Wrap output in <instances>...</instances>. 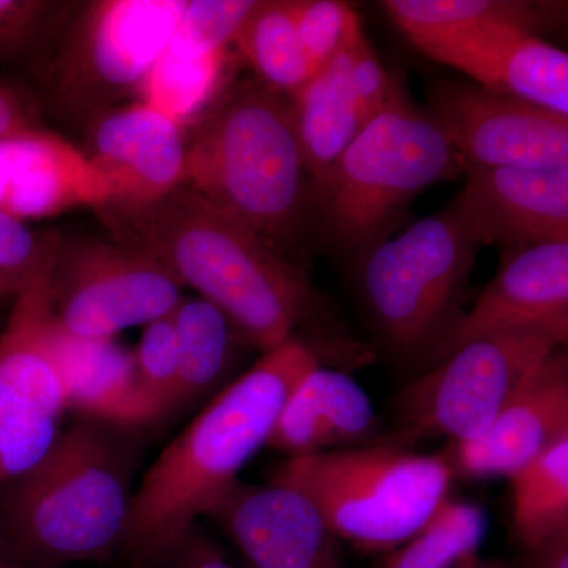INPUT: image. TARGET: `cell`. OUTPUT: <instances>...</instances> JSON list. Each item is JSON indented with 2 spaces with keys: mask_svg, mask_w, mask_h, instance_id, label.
<instances>
[{
  "mask_svg": "<svg viewBox=\"0 0 568 568\" xmlns=\"http://www.w3.org/2000/svg\"><path fill=\"white\" fill-rule=\"evenodd\" d=\"M93 212L112 241L159 261L183 287L223 312L245 346L263 354L295 335L312 305L304 271L186 186L153 203H104Z\"/></svg>",
  "mask_w": 568,
  "mask_h": 568,
  "instance_id": "6da1fadb",
  "label": "cell"
},
{
  "mask_svg": "<svg viewBox=\"0 0 568 568\" xmlns=\"http://www.w3.org/2000/svg\"><path fill=\"white\" fill-rule=\"evenodd\" d=\"M320 364L312 345L293 335L213 396L134 489L121 555L159 567L267 446L291 390Z\"/></svg>",
  "mask_w": 568,
  "mask_h": 568,
  "instance_id": "7a4b0ae2",
  "label": "cell"
},
{
  "mask_svg": "<svg viewBox=\"0 0 568 568\" xmlns=\"http://www.w3.org/2000/svg\"><path fill=\"white\" fill-rule=\"evenodd\" d=\"M134 428L80 417L22 476L0 485L11 562L63 568L121 552L134 495Z\"/></svg>",
  "mask_w": 568,
  "mask_h": 568,
  "instance_id": "3957f363",
  "label": "cell"
},
{
  "mask_svg": "<svg viewBox=\"0 0 568 568\" xmlns=\"http://www.w3.org/2000/svg\"><path fill=\"white\" fill-rule=\"evenodd\" d=\"M189 129L182 185L305 272L308 175L290 97L256 78L235 82Z\"/></svg>",
  "mask_w": 568,
  "mask_h": 568,
  "instance_id": "277c9868",
  "label": "cell"
},
{
  "mask_svg": "<svg viewBox=\"0 0 568 568\" xmlns=\"http://www.w3.org/2000/svg\"><path fill=\"white\" fill-rule=\"evenodd\" d=\"M452 478L444 455L395 444L286 458L267 476L308 497L338 540L365 551H392L416 536L448 499Z\"/></svg>",
  "mask_w": 568,
  "mask_h": 568,
  "instance_id": "5b68a950",
  "label": "cell"
},
{
  "mask_svg": "<svg viewBox=\"0 0 568 568\" xmlns=\"http://www.w3.org/2000/svg\"><path fill=\"white\" fill-rule=\"evenodd\" d=\"M459 171L443 126L395 82L387 106L347 145L315 200L332 239L365 252L418 193Z\"/></svg>",
  "mask_w": 568,
  "mask_h": 568,
  "instance_id": "8992f818",
  "label": "cell"
},
{
  "mask_svg": "<svg viewBox=\"0 0 568 568\" xmlns=\"http://www.w3.org/2000/svg\"><path fill=\"white\" fill-rule=\"evenodd\" d=\"M186 0L74 2L32 69L52 114L84 130L138 92L160 58Z\"/></svg>",
  "mask_w": 568,
  "mask_h": 568,
  "instance_id": "52a82bcc",
  "label": "cell"
},
{
  "mask_svg": "<svg viewBox=\"0 0 568 568\" xmlns=\"http://www.w3.org/2000/svg\"><path fill=\"white\" fill-rule=\"evenodd\" d=\"M476 250L447 211L365 250L358 286L395 353L420 354L436 346L440 354L457 324L455 306Z\"/></svg>",
  "mask_w": 568,
  "mask_h": 568,
  "instance_id": "ba28073f",
  "label": "cell"
},
{
  "mask_svg": "<svg viewBox=\"0 0 568 568\" xmlns=\"http://www.w3.org/2000/svg\"><path fill=\"white\" fill-rule=\"evenodd\" d=\"M562 347L534 328L477 336L448 351L396 398L405 439H474L549 354Z\"/></svg>",
  "mask_w": 568,
  "mask_h": 568,
  "instance_id": "9c48e42d",
  "label": "cell"
},
{
  "mask_svg": "<svg viewBox=\"0 0 568 568\" xmlns=\"http://www.w3.org/2000/svg\"><path fill=\"white\" fill-rule=\"evenodd\" d=\"M52 316L63 331L114 338L170 316L183 286L159 261L119 242L59 234L50 272Z\"/></svg>",
  "mask_w": 568,
  "mask_h": 568,
  "instance_id": "30bf717a",
  "label": "cell"
},
{
  "mask_svg": "<svg viewBox=\"0 0 568 568\" xmlns=\"http://www.w3.org/2000/svg\"><path fill=\"white\" fill-rule=\"evenodd\" d=\"M51 265L14 295L0 332V485L32 469L62 433L67 396L50 343Z\"/></svg>",
  "mask_w": 568,
  "mask_h": 568,
  "instance_id": "8fae6325",
  "label": "cell"
},
{
  "mask_svg": "<svg viewBox=\"0 0 568 568\" xmlns=\"http://www.w3.org/2000/svg\"><path fill=\"white\" fill-rule=\"evenodd\" d=\"M428 111L446 132L463 170L568 168L567 115L463 82L437 85Z\"/></svg>",
  "mask_w": 568,
  "mask_h": 568,
  "instance_id": "7c38bea8",
  "label": "cell"
},
{
  "mask_svg": "<svg viewBox=\"0 0 568 568\" xmlns=\"http://www.w3.org/2000/svg\"><path fill=\"white\" fill-rule=\"evenodd\" d=\"M446 211L474 245L568 242V168H467Z\"/></svg>",
  "mask_w": 568,
  "mask_h": 568,
  "instance_id": "4fadbf2b",
  "label": "cell"
},
{
  "mask_svg": "<svg viewBox=\"0 0 568 568\" xmlns=\"http://www.w3.org/2000/svg\"><path fill=\"white\" fill-rule=\"evenodd\" d=\"M207 517L248 568H345L338 538L315 504L286 485L237 480Z\"/></svg>",
  "mask_w": 568,
  "mask_h": 568,
  "instance_id": "5bb4252c",
  "label": "cell"
},
{
  "mask_svg": "<svg viewBox=\"0 0 568 568\" xmlns=\"http://www.w3.org/2000/svg\"><path fill=\"white\" fill-rule=\"evenodd\" d=\"M80 151L110 190L108 203L142 205L182 185L186 130L142 102L93 119Z\"/></svg>",
  "mask_w": 568,
  "mask_h": 568,
  "instance_id": "9a60e30c",
  "label": "cell"
},
{
  "mask_svg": "<svg viewBox=\"0 0 568 568\" xmlns=\"http://www.w3.org/2000/svg\"><path fill=\"white\" fill-rule=\"evenodd\" d=\"M534 328L559 343L568 338V242L504 250L500 267L469 313L459 316L440 357L469 339Z\"/></svg>",
  "mask_w": 568,
  "mask_h": 568,
  "instance_id": "2e32d148",
  "label": "cell"
},
{
  "mask_svg": "<svg viewBox=\"0 0 568 568\" xmlns=\"http://www.w3.org/2000/svg\"><path fill=\"white\" fill-rule=\"evenodd\" d=\"M568 436V357L558 347L481 435L452 444L444 454L452 473L469 478L510 477Z\"/></svg>",
  "mask_w": 568,
  "mask_h": 568,
  "instance_id": "e0dca14e",
  "label": "cell"
},
{
  "mask_svg": "<svg viewBox=\"0 0 568 568\" xmlns=\"http://www.w3.org/2000/svg\"><path fill=\"white\" fill-rule=\"evenodd\" d=\"M108 201L110 190L84 153L58 134L0 138V211L29 222Z\"/></svg>",
  "mask_w": 568,
  "mask_h": 568,
  "instance_id": "ac0fdd59",
  "label": "cell"
},
{
  "mask_svg": "<svg viewBox=\"0 0 568 568\" xmlns=\"http://www.w3.org/2000/svg\"><path fill=\"white\" fill-rule=\"evenodd\" d=\"M376 429V413L364 388L346 373L320 364L291 390L265 447L287 458L306 457L365 446Z\"/></svg>",
  "mask_w": 568,
  "mask_h": 568,
  "instance_id": "d6986e66",
  "label": "cell"
},
{
  "mask_svg": "<svg viewBox=\"0 0 568 568\" xmlns=\"http://www.w3.org/2000/svg\"><path fill=\"white\" fill-rule=\"evenodd\" d=\"M50 343L65 388L67 410L125 428L153 424L138 386L133 351L115 338L71 335L54 316Z\"/></svg>",
  "mask_w": 568,
  "mask_h": 568,
  "instance_id": "ffe728a7",
  "label": "cell"
},
{
  "mask_svg": "<svg viewBox=\"0 0 568 568\" xmlns=\"http://www.w3.org/2000/svg\"><path fill=\"white\" fill-rule=\"evenodd\" d=\"M362 33L361 26L323 70L287 95L313 194L364 129L351 85L354 48Z\"/></svg>",
  "mask_w": 568,
  "mask_h": 568,
  "instance_id": "44dd1931",
  "label": "cell"
},
{
  "mask_svg": "<svg viewBox=\"0 0 568 568\" xmlns=\"http://www.w3.org/2000/svg\"><path fill=\"white\" fill-rule=\"evenodd\" d=\"M179 347L175 410L213 398L231 383L245 346L223 312L203 297H185L171 313Z\"/></svg>",
  "mask_w": 568,
  "mask_h": 568,
  "instance_id": "7402d4cb",
  "label": "cell"
},
{
  "mask_svg": "<svg viewBox=\"0 0 568 568\" xmlns=\"http://www.w3.org/2000/svg\"><path fill=\"white\" fill-rule=\"evenodd\" d=\"M224 54L174 31L142 82L136 102L149 104L189 129L219 91Z\"/></svg>",
  "mask_w": 568,
  "mask_h": 568,
  "instance_id": "603a6c76",
  "label": "cell"
},
{
  "mask_svg": "<svg viewBox=\"0 0 568 568\" xmlns=\"http://www.w3.org/2000/svg\"><path fill=\"white\" fill-rule=\"evenodd\" d=\"M233 44L256 80L291 95L313 77L293 14V0H260L235 33Z\"/></svg>",
  "mask_w": 568,
  "mask_h": 568,
  "instance_id": "cb8c5ba5",
  "label": "cell"
},
{
  "mask_svg": "<svg viewBox=\"0 0 568 568\" xmlns=\"http://www.w3.org/2000/svg\"><path fill=\"white\" fill-rule=\"evenodd\" d=\"M511 529L530 549L568 532V436L508 477Z\"/></svg>",
  "mask_w": 568,
  "mask_h": 568,
  "instance_id": "d4e9b609",
  "label": "cell"
},
{
  "mask_svg": "<svg viewBox=\"0 0 568 568\" xmlns=\"http://www.w3.org/2000/svg\"><path fill=\"white\" fill-rule=\"evenodd\" d=\"M485 534V511L448 497L424 529L396 548L384 568H452L476 552Z\"/></svg>",
  "mask_w": 568,
  "mask_h": 568,
  "instance_id": "484cf974",
  "label": "cell"
},
{
  "mask_svg": "<svg viewBox=\"0 0 568 568\" xmlns=\"http://www.w3.org/2000/svg\"><path fill=\"white\" fill-rule=\"evenodd\" d=\"M388 17L414 47L487 20H510L532 29L536 10L510 0H387Z\"/></svg>",
  "mask_w": 568,
  "mask_h": 568,
  "instance_id": "4316f807",
  "label": "cell"
},
{
  "mask_svg": "<svg viewBox=\"0 0 568 568\" xmlns=\"http://www.w3.org/2000/svg\"><path fill=\"white\" fill-rule=\"evenodd\" d=\"M133 355L138 386L155 424L175 413L179 347L171 315L144 325Z\"/></svg>",
  "mask_w": 568,
  "mask_h": 568,
  "instance_id": "83f0119b",
  "label": "cell"
},
{
  "mask_svg": "<svg viewBox=\"0 0 568 568\" xmlns=\"http://www.w3.org/2000/svg\"><path fill=\"white\" fill-rule=\"evenodd\" d=\"M73 7L52 0H0V63L26 59L33 65Z\"/></svg>",
  "mask_w": 568,
  "mask_h": 568,
  "instance_id": "f1b7e54d",
  "label": "cell"
},
{
  "mask_svg": "<svg viewBox=\"0 0 568 568\" xmlns=\"http://www.w3.org/2000/svg\"><path fill=\"white\" fill-rule=\"evenodd\" d=\"M293 14L313 74L323 70L362 26L353 7L338 0H293Z\"/></svg>",
  "mask_w": 568,
  "mask_h": 568,
  "instance_id": "f546056e",
  "label": "cell"
},
{
  "mask_svg": "<svg viewBox=\"0 0 568 568\" xmlns=\"http://www.w3.org/2000/svg\"><path fill=\"white\" fill-rule=\"evenodd\" d=\"M59 233H33L31 227L0 211V280L20 293L54 260Z\"/></svg>",
  "mask_w": 568,
  "mask_h": 568,
  "instance_id": "4dcf8cb0",
  "label": "cell"
},
{
  "mask_svg": "<svg viewBox=\"0 0 568 568\" xmlns=\"http://www.w3.org/2000/svg\"><path fill=\"white\" fill-rule=\"evenodd\" d=\"M256 0H186L175 32L212 51L226 52Z\"/></svg>",
  "mask_w": 568,
  "mask_h": 568,
  "instance_id": "1f68e13d",
  "label": "cell"
},
{
  "mask_svg": "<svg viewBox=\"0 0 568 568\" xmlns=\"http://www.w3.org/2000/svg\"><path fill=\"white\" fill-rule=\"evenodd\" d=\"M395 82L366 40L365 33H362L355 43L351 67V85L362 125L365 126L384 111L394 92Z\"/></svg>",
  "mask_w": 568,
  "mask_h": 568,
  "instance_id": "d6a6232c",
  "label": "cell"
},
{
  "mask_svg": "<svg viewBox=\"0 0 568 568\" xmlns=\"http://www.w3.org/2000/svg\"><path fill=\"white\" fill-rule=\"evenodd\" d=\"M156 568H241L234 566L222 548L204 532L200 526H193L179 540L166 558Z\"/></svg>",
  "mask_w": 568,
  "mask_h": 568,
  "instance_id": "836d02e7",
  "label": "cell"
},
{
  "mask_svg": "<svg viewBox=\"0 0 568 568\" xmlns=\"http://www.w3.org/2000/svg\"><path fill=\"white\" fill-rule=\"evenodd\" d=\"M36 130H41L37 104L0 81V138L20 136Z\"/></svg>",
  "mask_w": 568,
  "mask_h": 568,
  "instance_id": "e575fe53",
  "label": "cell"
},
{
  "mask_svg": "<svg viewBox=\"0 0 568 568\" xmlns=\"http://www.w3.org/2000/svg\"><path fill=\"white\" fill-rule=\"evenodd\" d=\"M530 568H568V532L528 549Z\"/></svg>",
  "mask_w": 568,
  "mask_h": 568,
  "instance_id": "d590c367",
  "label": "cell"
},
{
  "mask_svg": "<svg viewBox=\"0 0 568 568\" xmlns=\"http://www.w3.org/2000/svg\"><path fill=\"white\" fill-rule=\"evenodd\" d=\"M0 568H14L11 562L9 552H7L6 541H3L2 532H0Z\"/></svg>",
  "mask_w": 568,
  "mask_h": 568,
  "instance_id": "8d00e7d4",
  "label": "cell"
},
{
  "mask_svg": "<svg viewBox=\"0 0 568 568\" xmlns=\"http://www.w3.org/2000/svg\"><path fill=\"white\" fill-rule=\"evenodd\" d=\"M18 293L13 290V287L9 286V284L3 283L2 280H0V298L14 297Z\"/></svg>",
  "mask_w": 568,
  "mask_h": 568,
  "instance_id": "74e56055",
  "label": "cell"
},
{
  "mask_svg": "<svg viewBox=\"0 0 568 568\" xmlns=\"http://www.w3.org/2000/svg\"><path fill=\"white\" fill-rule=\"evenodd\" d=\"M13 566H14V564H13ZM14 568H21V567L14 566ZM121 568H155V567H152L151 564L142 562V560H126V566H123Z\"/></svg>",
  "mask_w": 568,
  "mask_h": 568,
  "instance_id": "f35d334b",
  "label": "cell"
}]
</instances>
